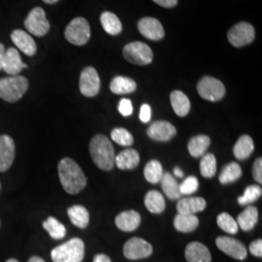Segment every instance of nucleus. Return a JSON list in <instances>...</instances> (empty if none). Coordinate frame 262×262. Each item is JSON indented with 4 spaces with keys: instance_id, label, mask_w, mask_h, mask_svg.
<instances>
[{
    "instance_id": "nucleus-23",
    "label": "nucleus",
    "mask_w": 262,
    "mask_h": 262,
    "mask_svg": "<svg viewBox=\"0 0 262 262\" xmlns=\"http://www.w3.org/2000/svg\"><path fill=\"white\" fill-rule=\"evenodd\" d=\"M211 144V139L207 135H197L192 137L188 144H187V149L188 152L190 154L191 157L193 158H200L205 155L208 148L210 147Z\"/></svg>"
},
{
    "instance_id": "nucleus-6",
    "label": "nucleus",
    "mask_w": 262,
    "mask_h": 262,
    "mask_svg": "<svg viewBox=\"0 0 262 262\" xmlns=\"http://www.w3.org/2000/svg\"><path fill=\"white\" fill-rule=\"evenodd\" d=\"M123 56L132 64L147 66L152 60V52L147 44L142 42H132L123 48Z\"/></svg>"
},
{
    "instance_id": "nucleus-20",
    "label": "nucleus",
    "mask_w": 262,
    "mask_h": 262,
    "mask_svg": "<svg viewBox=\"0 0 262 262\" xmlns=\"http://www.w3.org/2000/svg\"><path fill=\"white\" fill-rule=\"evenodd\" d=\"M141 215L138 212L129 210L124 211L116 217V225L119 229L125 232H130L138 228L140 225Z\"/></svg>"
},
{
    "instance_id": "nucleus-47",
    "label": "nucleus",
    "mask_w": 262,
    "mask_h": 262,
    "mask_svg": "<svg viewBox=\"0 0 262 262\" xmlns=\"http://www.w3.org/2000/svg\"><path fill=\"white\" fill-rule=\"evenodd\" d=\"M174 174H175V176L178 177V178H182V177L184 176L183 171L179 168V167H176V168L174 169Z\"/></svg>"
},
{
    "instance_id": "nucleus-26",
    "label": "nucleus",
    "mask_w": 262,
    "mask_h": 262,
    "mask_svg": "<svg viewBox=\"0 0 262 262\" xmlns=\"http://www.w3.org/2000/svg\"><path fill=\"white\" fill-rule=\"evenodd\" d=\"M137 84L134 80L127 77L118 76L114 78L110 84L111 92L116 94H131L135 92Z\"/></svg>"
},
{
    "instance_id": "nucleus-5",
    "label": "nucleus",
    "mask_w": 262,
    "mask_h": 262,
    "mask_svg": "<svg viewBox=\"0 0 262 262\" xmlns=\"http://www.w3.org/2000/svg\"><path fill=\"white\" fill-rule=\"evenodd\" d=\"M66 40L76 46H83L91 38V28L86 19L75 18L67 26L64 32Z\"/></svg>"
},
{
    "instance_id": "nucleus-36",
    "label": "nucleus",
    "mask_w": 262,
    "mask_h": 262,
    "mask_svg": "<svg viewBox=\"0 0 262 262\" xmlns=\"http://www.w3.org/2000/svg\"><path fill=\"white\" fill-rule=\"evenodd\" d=\"M216 224L221 229H223L228 234H235L238 232L239 229L236 220L227 213H222L217 215Z\"/></svg>"
},
{
    "instance_id": "nucleus-34",
    "label": "nucleus",
    "mask_w": 262,
    "mask_h": 262,
    "mask_svg": "<svg viewBox=\"0 0 262 262\" xmlns=\"http://www.w3.org/2000/svg\"><path fill=\"white\" fill-rule=\"evenodd\" d=\"M43 227L48 231V233L53 239L60 240L64 238L66 234V228L60 222H58L56 217L49 216L43 223Z\"/></svg>"
},
{
    "instance_id": "nucleus-2",
    "label": "nucleus",
    "mask_w": 262,
    "mask_h": 262,
    "mask_svg": "<svg viewBox=\"0 0 262 262\" xmlns=\"http://www.w3.org/2000/svg\"><path fill=\"white\" fill-rule=\"evenodd\" d=\"M90 152L95 165L104 171H110L115 166V150L111 141L102 134L93 137L90 143Z\"/></svg>"
},
{
    "instance_id": "nucleus-7",
    "label": "nucleus",
    "mask_w": 262,
    "mask_h": 262,
    "mask_svg": "<svg viewBox=\"0 0 262 262\" xmlns=\"http://www.w3.org/2000/svg\"><path fill=\"white\" fill-rule=\"evenodd\" d=\"M199 95L208 101L215 102L224 98L225 86L220 80L213 77H203L197 84Z\"/></svg>"
},
{
    "instance_id": "nucleus-21",
    "label": "nucleus",
    "mask_w": 262,
    "mask_h": 262,
    "mask_svg": "<svg viewBox=\"0 0 262 262\" xmlns=\"http://www.w3.org/2000/svg\"><path fill=\"white\" fill-rule=\"evenodd\" d=\"M140 162V156L134 149H126L115 158V165L121 170L136 168Z\"/></svg>"
},
{
    "instance_id": "nucleus-32",
    "label": "nucleus",
    "mask_w": 262,
    "mask_h": 262,
    "mask_svg": "<svg viewBox=\"0 0 262 262\" xmlns=\"http://www.w3.org/2000/svg\"><path fill=\"white\" fill-rule=\"evenodd\" d=\"M242 176L241 166L236 162H230L222 170L219 180L223 185L234 183Z\"/></svg>"
},
{
    "instance_id": "nucleus-29",
    "label": "nucleus",
    "mask_w": 262,
    "mask_h": 262,
    "mask_svg": "<svg viewBox=\"0 0 262 262\" xmlns=\"http://www.w3.org/2000/svg\"><path fill=\"white\" fill-rule=\"evenodd\" d=\"M198 225H199V221L195 215L178 214L175 216V220H174L175 228L180 232H184V233L194 231Z\"/></svg>"
},
{
    "instance_id": "nucleus-13",
    "label": "nucleus",
    "mask_w": 262,
    "mask_h": 262,
    "mask_svg": "<svg viewBox=\"0 0 262 262\" xmlns=\"http://www.w3.org/2000/svg\"><path fill=\"white\" fill-rule=\"evenodd\" d=\"M138 29L141 34L147 39L159 41L164 37V29L159 19L155 18H143L138 23Z\"/></svg>"
},
{
    "instance_id": "nucleus-38",
    "label": "nucleus",
    "mask_w": 262,
    "mask_h": 262,
    "mask_svg": "<svg viewBox=\"0 0 262 262\" xmlns=\"http://www.w3.org/2000/svg\"><path fill=\"white\" fill-rule=\"evenodd\" d=\"M262 189L259 186H250L247 187L242 196L238 198V203L240 205H249L256 201L259 197L261 196Z\"/></svg>"
},
{
    "instance_id": "nucleus-50",
    "label": "nucleus",
    "mask_w": 262,
    "mask_h": 262,
    "mask_svg": "<svg viewBox=\"0 0 262 262\" xmlns=\"http://www.w3.org/2000/svg\"><path fill=\"white\" fill-rule=\"evenodd\" d=\"M6 262H19L17 259H14V258H11V259H8Z\"/></svg>"
},
{
    "instance_id": "nucleus-43",
    "label": "nucleus",
    "mask_w": 262,
    "mask_h": 262,
    "mask_svg": "<svg viewBox=\"0 0 262 262\" xmlns=\"http://www.w3.org/2000/svg\"><path fill=\"white\" fill-rule=\"evenodd\" d=\"M250 252L251 253L256 256V257H261L262 256V240L258 239L253 241V243L250 245Z\"/></svg>"
},
{
    "instance_id": "nucleus-19",
    "label": "nucleus",
    "mask_w": 262,
    "mask_h": 262,
    "mask_svg": "<svg viewBox=\"0 0 262 262\" xmlns=\"http://www.w3.org/2000/svg\"><path fill=\"white\" fill-rule=\"evenodd\" d=\"M186 259L187 262H211L212 255L205 245L199 242H191L186 248Z\"/></svg>"
},
{
    "instance_id": "nucleus-51",
    "label": "nucleus",
    "mask_w": 262,
    "mask_h": 262,
    "mask_svg": "<svg viewBox=\"0 0 262 262\" xmlns=\"http://www.w3.org/2000/svg\"><path fill=\"white\" fill-rule=\"evenodd\" d=\"M0 225H1V222H0Z\"/></svg>"
},
{
    "instance_id": "nucleus-9",
    "label": "nucleus",
    "mask_w": 262,
    "mask_h": 262,
    "mask_svg": "<svg viewBox=\"0 0 262 262\" xmlns=\"http://www.w3.org/2000/svg\"><path fill=\"white\" fill-rule=\"evenodd\" d=\"M25 27L28 32L34 36H44L50 30V23L46 18V13L41 7L31 10L25 20Z\"/></svg>"
},
{
    "instance_id": "nucleus-8",
    "label": "nucleus",
    "mask_w": 262,
    "mask_h": 262,
    "mask_svg": "<svg viewBox=\"0 0 262 262\" xmlns=\"http://www.w3.org/2000/svg\"><path fill=\"white\" fill-rule=\"evenodd\" d=\"M255 31L253 26L249 23L241 21L230 28L227 33L229 43L236 48L245 47L254 40Z\"/></svg>"
},
{
    "instance_id": "nucleus-25",
    "label": "nucleus",
    "mask_w": 262,
    "mask_h": 262,
    "mask_svg": "<svg viewBox=\"0 0 262 262\" xmlns=\"http://www.w3.org/2000/svg\"><path fill=\"white\" fill-rule=\"evenodd\" d=\"M68 216L73 225L79 228H85L90 223L89 211L81 205H74L70 207L67 211Z\"/></svg>"
},
{
    "instance_id": "nucleus-44",
    "label": "nucleus",
    "mask_w": 262,
    "mask_h": 262,
    "mask_svg": "<svg viewBox=\"0 0 262 262\" xmlns=\"http://www.w3.org/2000/svg\"><path fill=\"white\" fill-rule=\"evenodd\" d=\"M152 1L164 8H173L178 3V0H152Z\"/></svg>"
},
{
    "instance_id": "nucleus-41",
    "label": "nucleus",
    "mask_w": 262,
    "mask_h": 262,
    "mask_svg": "<svg viewBox=\"0 0 262 262\" xmlns=\"http://www.w3.org/2000/svg\"><path fill=\"white\" fill-rule=\"evenodd\" d=\"M253 176L254 180L258 183L262 184V159H256L253 163Z\"/></svg>"
},
{
    "instance_id": "nucleus-30",
    "label": "nucleus",
    "mask_w": 262,
    "mask_h": 262,
    "mask_svg": "<svg viewBox=\"0 0 262 262\" xmlns=\"http://www.w3.org/2000/svg\"><path fill=\"white\" fill-rule=\"evenodd\" d=\"M104 30L110 35H118L122 32V26L119 18L111 12H104L100 17Z\"/></svg>"
},
{
    "instance_id": "nucleus-11",
    "label": "nucleus",
    "mask_w": 262,
    "mask_h": 262,
    "mask_svg": "<svg viewBox=\"0 0 262 262\" xmlns=\"http://www.w3.org/2000/svg\"><path fill=\"white\" fill-rule=\"evenodd\" d=\"M152 253V247L142 238L134 237L128 240L123 247V254L131 260L147 258Z\"/></svg>"
},
{
    "instance_id": "nucleus-35",
    "label": "nucleus",
    "mask_w": 262,
    "mask_h": 262,
    "mask_svg": "<svg viewBox=\"0 0 262 262\" xmlns=\"http://www.w3.org/2000/svg\"><path fill=\"white\" fill-rule=\"evenodd\" d=\"M200 173L204 178H213L216 173V159L213 154H206L200 161Z\"/></svg>"
},
{
    "instance_id": "nucleus-37",
    "label": "nucleus",
    "mask_w": 262,
    "mask_h": 262,
    "mask_svg": "<svg viewBox=\"0 0 262 262\" xmlns=\"http://www.w3.org/2000/svg\"><path fill=\"white\" fill-rule=\"evenodd\" d=\"M111 138L114 142L123 147H129L134 143V138L130 132L122 127L113 129L111 132Z\"/></svg>"
},
{
    "instance_id": "nucleus-42",
    "label": "nucleus",
    "mask_w": 262,
    "mask_h": 262,
    "mask_svg": "<svg viewBox=\"0 0 262 262\" xmlns=\"http://www.w3.org/2000/svg\"><path fill=\"white\" fill-rule=\"evenodd\" d=\"M150 117H151V109H150V105L148 104H143L141 106L140 110V120L143 122L147 123L150 121Z\"/></svg>"
},
{
    "instance_id": "nucleus-52",
    "label": "nucleus",
    "mask_w": 262,
    "mask_h": 262,
    "mask_svg": "<svg viewBox=\"0 0 262 262\" xmlns=\"http://www.w3.org/2000/svg\"><path fill=\"white\" fill-rule=\"evenodd\" d=\"M0 187H1V185H0Z\"/></svg>"
},
{
    "instance_id": "nucleus-49",
    "label": "nucleus",
    "mask_w": 262,
    "mask_h": 262,
    "mask_svg": "<svg viewBox=\"0 0 262 262\" xmlns=\"http://www.w3.org/2000/svg\"><path fill=\"white\" fill-rule=\"evenodd\" d=\"M43 1L47 4H55L56 2H58L59 0H43Z\"/></svg>"
},
{
    "instance_id": "nucleus-1",
    "label": "nucleus",
    "mask_w": 262,
    "mask_h": 262,
    "mask_svg": "<svg viewBox=\"0 0 262 262\" xmlns=\"http://www.w3.org/2000/svg\"><path fill=\"white\" fill-rule=\"evenodd\" d=\"M60 184L69 194H77L86 186V178L83 170L69 158L61 159L57 166Z\"/></svg>"
},
{
    "instance_id": "nucleus-45",
    "label": "nucleus",
    "mask_w": 262,
    "mask_h": 262,
    "mask_svg": "<svg viewBox=\"0 0 262 262\" xmlns=\"http://www.w3.org/2000/svg\"><path fill=\"white\" fill-rule=\"evenodd\" d=\"M93 262H112L111 261V258L103 254V253H99V254H96L94 257V261Z\"/></svg>"
},
{
    "instance_id": "nucleus-31",
    "label": "nucleus",
    "mask_w": 262,
    "mask_h": 262,
    "mask_svg": "<svg viewBox=\"0 0 262 262\" xmlns=\"http://www.w3.org/2000/svg\"><path fill=\"white\" fill-rule=\"evenodd\" d=\"M160 183H161L163 192L169 199L175 200V199H179L182 195L180 192V187H179L180 185L178 182L175 180V178H173V176L170 173H163Z\"/></svg>"
},
{
    "instance_id": "nucleus-24",
    "label": "nucleus",
    "mask_w": 262,
    "mask_h": 262,
    "mask_svg": "<svg viewBox=\"0 0 262 262\" xmlns=\"http://www.w3.org/2000/svg\"><path fill=\"white\" fill-rule=\"evenodd\" d=\"M258 221V211L256 207H247L243 212L238 215L237 224L241 227L244 231H250L257 224Z\"/></svg>"
},
{
    "instance_id": "nucleus-46",
    "label": "nucleus",
    "mask_w": 262,
    "mask_h": 262,
    "mask_svg": "<svg viewBox=\"0 0 262 262\" xmlns=\"http://www.w3.org/2000/svg\"><path fill=\"white\" fill-rule=\"evenodd\" d=\"M5 47L3 44L0 43V70H2V64H3V60H4V56H5Z\"/></svg>"
},
{
    "instance_id": "nucleus-48",
    "label": "nucleus",
    "mask_w": 262,
    "mask_h": 262,
    "mask_svg": "<svg viewBox=\"0 0 262 262\" xmlns=\"http://www.w3.org/2000/svg\"><path fill=\"white\" fill-rule=\"evenodd\" d=\"M28 262H45V260L39 256H32L29 258Z\"/></svg>"
},
{
    "instance_id": "nucleus-10",
    "label": "nucleus",
    "mask_w": 262,
    "mask_h": 262,
    "mask_svg": "<svg viewBox=\"0 0 262 262\" xmlns=\"http://www.w3.org/2000/svg\"><path fill=\"white\" fill-rule=\"evenodd\" d=\"M80 92L84 96L94 97L100 91V78L94 67H85L82 71L79 81Z\"/></svg>"
},
{
    "instance_id": "nucleus-14",
    "label": "nucleus",
    "mask_w": 262,
    "mask_h": 262,
    "mask_svg": "<svg viewBox=\"0 0 262 262\" xmlns=\"http://www.w3.org/2000/svg\"><path fill=\"white\" fill-rule=\"evenodd\" d=\"M150 139L160 142L170 141L177 133L176 127L166 121H158L151 123L147 131Z\"/></svg>"
},
{
    "instance_id": "nucleus-22",
    "label": "nucleus",
    "mask_w": 262,
    "mask_h": 262,
    "mask_svg": "<svg viewBox=\"0 0 262 262\" xmlns=\"http://www.w3.org/2000/svg\"><path fill=\"white\" fill-rule=\"evenodd\" d=\"M170 101L174 112L179 117H186L190 111V102L186 94L174 91L170 94Z\"/></svg>"
},
{
    "instance_id": "nucleus-28",
    "label": "nucleus",
    "mask_w": 262,
    "mask_h": 262,
    "mask_svg": "<svg viewBox=\"0 0 262 262\" xmlns=\"http://www.w3.org/2000/svg\"><path fill=\"white\" fill-rule=\"evenodd\" d=\"M145 206L152 214H160L165 210V200L158 190H150L145 196Z\"/></svg>"
},
{
    "instance_id": "nucleus-33",
    "label": "nucleus",
    "mask_w": 262,
    "mask_h": 262,
    "mask_svg": "<svg viewBox=\"0 0 262 262\" xmlns=\"http://www.w3.org/2000/svg\"><path fill=\"white\" fill-rule=\"evenodd\" d=\"M144 175L146 180L150 184L159 183L163 176V169L161 163L156 159L149 161L144 169Z\"/></svg>"
},
{
    "instance_id": "nucleus-15",
    "label": "nucleus",
    "mask_w": 262,
    "mask_h": 262,
    "mask_svg": "<svg viewBox=\"0 0 262 262\" xmlns=\"http://www.w3.org/2000/svg\"><path fill=\"white\" fill-rule=\"evenodd\" d=\"M15 159V143L8 135L0 136V172L12 166Z\"/></svg>"
},
{
    "instance_id": "nucleus-27",
    "label": "nucleus",
    "mask_w": 262,
    "mask_h": 262,
    "mask_svg": "<svg viewBox=\"0 0 262 262\" xmlns=\"http://www.w3.org/2000/svg\"><path fill=\"white\" fill-rule=\"evenodd\" d=\"M254 146L253 141L249 135H242L233 148L235 158L239 160L247 159L253 154Z\"/></svg>"
},
{
    "instance_id": "nucleus-17",
    "label": "nucleus",
    "mask_w": 262,
    "mask_h": 262,
    "mask_svg": "<svg viewBox=\"0 0 262 262\" xmlns=\"http://www.w3.org/2000/svg\"><path fill=\"white\" fill-rule=\"evenodd\" d=\"M24 68H28V66L23 62L18 50H16L15 48H9L5 52L2 69L8 75L16 76L18 75Z\"/></svg>"
},
{
    "instance_id": "nucleus-40",
    "label": "nucleus",
    "mask_w": 262,
    "mask_h": 262,
    "mask_svg": "<svg viewBox=\"0 0 262 262\" xmlns=\"http://www.w3.org/2000/svg\"><path fill=\"white\" fill-rule=\"evenodd\" d=\"M119 112L122 114L123 117H128L130 116L133 112V108H132V103H131L130 99L127 98H123L119 104Z\"/></svg>"
},
{
    "instance_id": "nucleus-16",
    "label": "nucleus",
    "mask_w": 262,
    "mask_h": 262,
    "mask_svg": "<svg viewBox=\"0 0 262 262\" xmlns=\"http://www.w3.org/2000/svg\"><path fill=\"white\" fill-rule=\"evenodd\" d=\"M11 39L16 47L19 48L27 56H32L36 54V43L28 32L20 29H16L11 33Z\"/></svg>"
},
{
    "instance_id": "nucleus-4",
    "label": "nucleus",
    "mask_w": 262,
    "mask_h": 262,
    "mask_svg": "<svg viewBox=\"0 0 262 262\" xmlns=\"http://www.w3.org/2000/svg\"><path fill=\"white\" fill-rule=\"evenodd\" d=\"M28 89V81L23 76H11L0 79V98L13 103L25 95Z\"/></svg>"
},
{
    "instance_id": "nucleus-39",
    "label": "nucleus",
    "mask_w": 262,
    "mask_h": 262,
    "mask_svg": "<svg viewBox=\"0 0 262 262\" xmlns=\"http://www.w3.org/2000/svg\"><path fill=\"white\" fill-rule=\"evenodd\" d=\"M198 180L194 176H189L187 179H185L182 184L179 186L180 187V192L181 194L184 195H190L196 192L198 189Z\"/></svg>"
},
{
    "instance_id": "nucleus-18",
    "label": "nucleus",
    "mask_w": 262,
    "mask_h": 262,
    "mask_svg": "<svg viewBox=\"0 0 262 262\" xmlns=\"http://www.w3.org/2000/svg\"><path fill=\"white\" fill-rule=\"evenodd\" d=\"M206 200L202 197H185L180 199L177 203L178 214L195 215L206 208Z\"/></svg>"
},
{
    "instance_id": "nucleus-12",
    "label": "nucleus",
    "mask_w": 262,
    "mask_h": 262,
    "mask_svg": "<svg viewBox=\"0 0 262 262\" xmlns=\"http://www.w3.org/2000/svg\"><path fill=\"white\" fill-rule=\"evenodd\" d=\"M215 244H216V247L222 252H224L235 259L244 260L248 255V251L245 245L234 238L227 237V236H221L216 238Z\"/></svg>"
},
{
    "instance_id": "nucleus-3",
    "label": "nucleus",
    "mask_w": 262,
    "mask_h": 262,
    "mask_svg": "<svg viewBox=\"0 0 262 262\" xmlns=\"http://www.w3.org/2000/svg\"><path fill=\"white\" fill-rule=\"evenodd\" d=\"M54 262H82L84 256V244L80 238L70 239L55 248L52 253Z\"/></svg>"
}]
</instances>
